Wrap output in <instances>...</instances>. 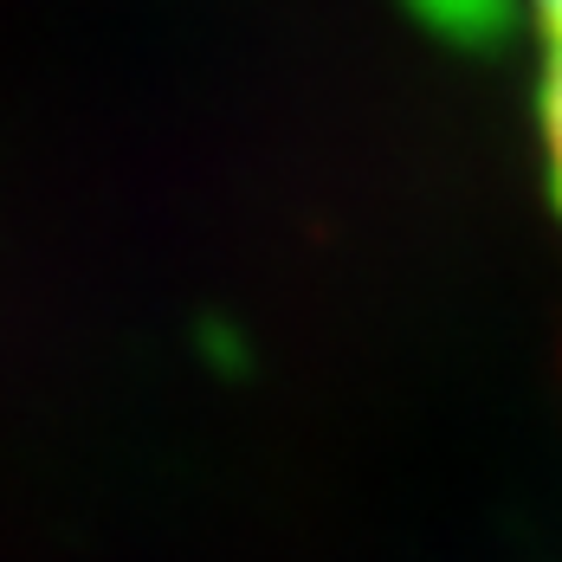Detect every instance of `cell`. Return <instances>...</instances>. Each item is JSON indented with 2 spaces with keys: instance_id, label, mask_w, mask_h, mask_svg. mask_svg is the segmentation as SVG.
I'll return each instance as SVG.
<instances>
[{
  "instance_id": "1",
  "label": "cell",
  "mask_w": 562,
  "mask_h": 562,
  "mask_svg": "<svg viewBox=\"0 0 562 562\" xmlns=\"http://www.w3.org/2000/svg\"><path fill=\"white\" fill-rule=\"evenodd\" d=\"M537 13L550 20V40H557V53H562V0H537Z\"/></svg>"
}]
</instances>
